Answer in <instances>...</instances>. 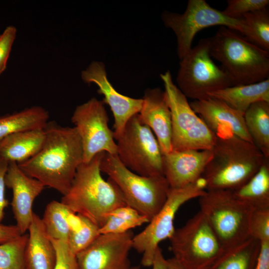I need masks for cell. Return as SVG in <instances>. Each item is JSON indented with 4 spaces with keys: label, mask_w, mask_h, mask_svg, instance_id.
<instances>
[{
    "label": "cell",
    "mask_w": 269,
    "mask_h": 269,
    "mask_svg": "<svg viewBox=\"0 0 269 269\" xmlns=\"http://www.w3.org/2000/svg\"><path fill=\"white\" fill-rule=\"evenodd\" d=\"M44 130L45 138L39 150L17 164L27 175L64 195L83 162L81 140L74 127L48 122Z\"/></svg>",
    "instance_id": "obj_1"
},
{
    "label": "cell",
    "mask_w": 269,
    "mask_h": 269,
    "mask_svg": "<svg viewBox=\"0 0 269 269\" xmlns=\"http://www.w3.org/2000/svg\"><path fill=\"white\" fill-rule=\"evenodd\" d=\"M105 153H98L78 167L69 189L61 201L73 212L87 218L99 228L112 211L127 206L116 184L102 176L100 163Z\"/></svg>",
    "instance_id": "obj_2"
},
{
    "label": "cell",
    "mask_w": 269,
    "mask_h": 269,
    "mask_svg": "<svg viewBox=\"0 0 269 269\" xmlns=\"http://www.w3.org/2000/svg\"><path fill=\"white\" fill-rule=\"evenodd\" d=\"M212 151V157L201 177L206 190L239 188L267 159L253 143L231 133L217 135Z\"/></svg>",
    "instance_id": "obj_3"
},
{
    "label": "cell",
    "mask_w": 269,
    "mask_h": 269,
    "mask_svg": "<svg viewBox=\"0 0 269 269\" xmlns=\"http://www.w3.org/2000/svg\"><path fill=\"white\" fill-rule=\"evenodd\" d=\"M208 39L211 57L221 63L233 86L256 83L269 78V52L223 26Z\"/></svg>",
    "instance_id": "obj_4"
},
{
    "label": "cell",
    "mask_w": 269,
    "mask_h": 269,
    "mask_svg": "<svg viewBox=\"0 0 269 269\" xmlns=\"http://www.w3.org/2000/svg\"><path fill=\"white\" fill-rule=\"evenodd\" d=\"M122 192L127 206L136 210L149 222L165 203L170 187L163 175L145 176L127 168L116 154L105 153L100 163Z\"/></svg>",
    "instance_id": "obj_5"
},
{
    "label": "cell",
    "mask_w": 269,
    "mask_h": 269,
    "mask_svg": "<svg viewBox=\"0 0 269 269\" xmlns=\"http://www.w3.org/2000/svg\"><path fill=\"white\" fill-rule=\"evenodd\" d=\"M205 216L224 250L249 238L253 208L239 200L232 190H208L199 197Z\"/></svg>",
    "instance_id": "obj_6"
},
{
    "label": "cell",
    "mask_w": 269,
    "mask_h": 269,
    "mask_svg": "<svg viewBox=\"0 0 269 269\" xmlns=\"http://www.w3.org/2000/svg\"><path fill=\"white\" fill-rule=\"evenodd\" d=\"M171 116L172 151L211 150L217 135L193 111L187 98L173 83L170 72L160 75Z\"/></svg>",
    "instance_id": "obj_7"
},
{
    "label": "cell",
    "mask_w": 269,
    "mask_h": 269,
    "mask_svg": "<svg viewBox=\"0 0 269 269\" xmlns=\"http://www.w3.org/2000/svg\"><path fill=\"white\" fill-rule=\"evenodd\" d=\"M161 19L165 26L174 32L177 55L182 59L192 48L194 36L200 30L219 25L237 31L250 41V29L244 19H234L211 6L205 0H189L183 13L164 11Z\"/></svg>",
    "instance_id": "obj_8"
},
{
    "label": "cell",
    "mask_w": 269,
    "mask_h": 269,
    "mask_svg": "<svg viewBox=\"0 0 269 269\" xmlns=\"http://www.w3.org/2000/svg\"><path fill=\"white\" fill-rule=\"evenodd\" d=\"M169 239L173 258L184 269H209L225 250L200 211Z\"/></svg>",
    "instance_id": "obj_9"
},
{
    "label": "cell",
    "mask_w": 269,
    "mask_h": 269,
    "mask_svg": "<svg viewBox=\"0 0 269 269\" xmlns=\"http://www.w3.org/2000/svg\"><path fill=\"white\" fill-rule=\"evenodd\" d=\"M115 140L117 155L129 169L140 175H163V154L151 130L140 120L133 116Z\"/></svg>",
    "instance_id": "obj_10"
},
{
    "label": "cell",
    "mask_w": 269,
    "mask_h": 269,
    "mask_svg": "<svg viewBox=\"0 0 269 269\" xmlns=\"http://www.w3.org/2000/svg\"><path fill=\"white\" fill-rule=\"evenodd\" d=\"M177 87L187 98L200 100L209 93L233 86L228 74L213 61L208 38L198 44L180 59Z\"/></svg>",
    "instance_id": "obj_11"
},
{
    "label": "cell",
    "mask_w": 269,
    "mask_h": 269,
    "mask_svg": "<svg viewBox=\"0 0 269 269\" xmlns=\"http://www.w3.org/2000/svg\"><path fill=\"white\" fill-rule=\"evenodd\" d=\"M205 192L202 177L183 187L170 188L167 199L161 209L147 226L133 237V248L142 254L141 264L143 266H151L159 243L172 235L175 229L174 220L180 207L189 200L202 196Z\"/></svg>",
    "instance_id": "obj_12"
},
{
    "label": "cell",
    "mask_w": 269,
    "mask_h": 269,
    "mask_svg": "<svg viewBox=\"0 0 269 269\" xmlns=\"http://www.w3.org/2000/svg\"><path fill=\"white\" fill-rule=\"evenodd\" d=\"M71 120L81 140L84 163L102 152L117 155L116 142L103 101L94 97L78 106Z\"/></svg>",
    "instance_id": "obj_13"
},
{
    "label": "cell",
    "mask_w": 269,
    "mask_h": 269,
    "mask_svg": "<svg viewBox=\"0 0 269 269\" xmlns=\"http://www.w3.org/2000/svg\"><path fill=\"white\" fill-rule=\"evenodd\" d=\"M134 235L100 234L76 255L77 269H130L129 253Z\"/></svg>",
    "instance_id": "obj_14"
},
{
    "label": "cell",
    "mask_w": 269,
    "mask_h": 269,
    "mask_svg": "<svg viewBox=\"0 0 269 269\" xmlns=\"http://www.w3.org/2000/svg\"><path fill=\"white\" fill-rule=\"evenodd\" d=\"M81 78L86 83H95L98 92L104 96V103L111 108L114 119L115 139L122 133L128 121L138 114L142 104V99H136L123 95L116 91L109 82L105 65L102 62L93 61L81 72Z\"/></svg>",
    "instance_id": "obj_15"
},
{
    "label": "cell",
    "mask_w": 269,
    "mask_h": 269,
    "mask_svg": "<svg viewBox=\"0 0 269 269\" xmlns=\"http://www.w3.org/2000/svg\"><path fill=\"white\" fill-rule=\"evenodd\" d=\"M5 186L12 191L11 206L16 226L21 234L28 231L34 212L32 205L45 186L23 171L15 162H9L5 177Z\"/></svg>",
    "instance_id": "obj_16"
},
{
    "label": "cell",
    "mask_w": 269,
    "mask_h": 269,
    "mask_svg": "<svg viewBox=\"0 0 269 269\" xmlns=\"http://www.w3.org/2000/svg\"><path fill=\"white\" fill-rule=\"evenodd\" d=\"M212 156V149L171 151L163 154V174L170 188L183 187L197 181Z\"/></svg>",
    "instance_id": "obj_17"
},
{
    "label": "cell",
    "mask_w": 269,
    "mask_h": 269,
    "mask_svg": "<svg viewBox=\"0 0 269 269\" xmlns=\"http://www.w3.org/2000/svg\"><path fill=\"white\" fill-rule=\"evenodd\" d=\"M193 111L216 135L222 128L237 137L252 143L247 131L244 114L223 101L213 98L189 103Z\"/></svg>",
    "instance_id": "obj_18"
},
{
    "label": "cell",
    "mask_w": 269,
    "mask_h": 269,
    "mask_svg": "<svg viewBox=\"0 0 269 269\" xmlns=\"http://www.w3.org/2000/svg\"><path fill=\"white\" fill-rule=\"evenodd\" d=\"M142 99L139 118L154 134L163 154L169 153L172 151L171 116L164 91L147 89Z\"/></svg>",
    "instance_id": "obj_19"
},
{
    "label": "cell",
    "mask_w": 269,
    "mask_h": 269,
    "mask_svg": "<svg viewBox=\"0 0 269 269\" xmlns=\"http://www.w3.org/2000/svg\"><path fill=\"white\" fill-rule=\"evenodd\" d=\"M25 258L27 269H54L56 251L41 218L34 213L28 230Z\"/></svg>",
    "instance_id": "obj_20"
},
{
    "label": "cell",
    "mask_w": 269,
    "mask_h": 269,
    "mask_svg": "<svg viewBox=\"0 0 269 269\" xmlns=\"http://www.w3.org/2000/svg\"><path fill=\"white\" fill-rule=\"evenodd\" d=\"M45 138L44 129L30 130L10 134L0 141V159L19 163L35 155Z\"/></svg>",
    "instance_id": "obj_21"
},
{
    "label": "cell",
    "mask_w": 269,
    "mask_h": 269,
    "mask_svg": "<svg viewBox=\"0 0 269 269\" xmlns=\"http://www.w3.org/2000/svg\"><path fill=\"white\" fill-rule=\"evenodd\" d=\"M208 96L223 101L244 115L254 103L269 102V78L256 83L230 86L209 93Z\"/></svg>",
    "instance_id": "obj_22"
},
{
    "label": "cell",
    "mask_w": 269,
    "mask_h": 269,
    "mask_svg": "<svg viewBox=\"0 0 269 269\" xmlns=\"http://www.w3.org/2000/svg\"><path fill=\"white\" fill-rule=\"evenodd\" d=\"M41 219L48 236L54 240L68 241L70 233L78 229L82 224L81 215L55 200L47 205Z\"/></svg>",
    "instance_id": "obj_23"
},
{
    "label": "cell",
    "mask_w": 269,
    "mask_h": 269,
    "mask_svg": "<svg viewBox=\"0 0 269 269\" xmlns=\"http://www.w3.org/2000/svg\"><path fill=\"white\" fill-rule=\"evenodd\" d=\"M244 117L252 143L269 159V102L254 103L245 112Z\"/></svg>",
    "instance_id": "obj_24"
},
{
    "label": "cell",
    "mask_w": 269,
    "mask_h": 269,
    "mask_svg": "<svg viewBox=\"0 0 269 269\" xmlns=\"http://www.w3.org/2000/svg\"><path fill=\"white\" fill-rule=\"evenodd\" d=\"M261 244L259 240L250 237L225 250L209 269H255Z\"/></svg>",
    "instance_id": "obj_25"
},
{
    "label": "cell",
    "mask_w": 269,
    "mask_h": 269,
    "mask_svg": "<svg viewBox=\"0 0 269 269\" xmlns=\"http://www.w3.org/2000/svg\"><path fill=\"white\" fill-rule=\"evenodd\" d=\"M49 114L43 108L32 106L0 117V141L12 134L30 130L44 129Z\"/></svg>",
    "instance_id": "obj_26"
},
{
    "label": "cell",
    "mask_w": 269,
    "mask_h": 269,
    "mask_svg": "<svg viewBox=\"0 0 269 269\" xmlns=\"http://www.w3.org/2000/svg\"><path fill=\"white\" fill-rule=\"evenodd\" d=\"M241 201L255 209L269 208V159L246 183L233 190Z\"/></svg>",
    "instance_id": "obj_27"
},
{
    "label": "cell",
    "mask_w": 269,
    "mask_h": 269,
    "mask_svg": "<svg viewBox=\"0 0 269 269\" xmlns=\"http://www.w3.org/2000/svg\"><path fill=\"white\" fill-rule=\"evenodd\" d=\"M28 234L0 244V269H27L25 250Z\"/></svg>",
    "instance_id": "obj_28"
},
{
    "label": "cell",
    "mask_w": 269,
    "mask_h": 269,
    "mask_svg": "<svg viewBox=\"0 0 269 269\" xmlns=\"http://www.w3.org/2000/svg\"><path fill=\"white\" fill-rule=\"evenodd\" d=\"M251 33L250 42L269 52V11L267 7L243 16Z\"/></svg>",
    "instance_id": "obj_29"
},
{
    "label": "cell",
    "mask_w": 269,
    "mask_h": 269,
    "mask_svg": "<svg viewBox=\"0 0 269 269\" xmlns=\"http://www.w3.org/2000/svg\"><path fill=\"white\" fill-rule=\"evenodd\" d=\"M81 226L70 233L67 241L70 249L75 256L100 235L97 225L85 217L81 216Z\"/></svg>",
    "instance_id": "obj_30"
},
{
    "label": "cell",
    "mask_w": 269,
    "mask_h": 269,
    "mask_svg": "<svg viewBox=\"0 0 269 269\" xmlns=\"http://www.w3.org/2000/svg\"><path fill=\"white\" fill-rule=\"evenodd\" d=\"M223 12L229 17L241 19L248 13L267 7L269 0H228Z\"/></svg>",
    "instance_id": "obj_31"
},
{
    "label": "cell",
    "mask_w": 269,
    "mask_h": 269,
    "mask_svg": "<svg viewBox=\"0 0 269 269\" xmlns=\"http://www.w3.org/2000/svg\"><path fill=\"white\" fill-rule=\"evenodd\" d=\"M249 229L251 237L261 243L269 241V208L254 210Z\"/></svg>",
    "instance_id": "obj_32"
},
{
    "label": "cell",
    "mask_w": 269,
    "mask_h": 269,
    "mask_svg": "<svg viewBox=\"0 0 269 269\" xmlns=\"http://www.w3.org/2000/svg\"><path fill=\"white\" fill-rule=\"evenodd\" d=\"M50 239L56 251L54 269H77L76 256L70 249L67 241Z\"/></svg>",
    "instance_id": "obj_33"
},
{
    "label": "cell",
    "mask_w": 269,
    "mask_h": 269,
    "mask_svg": "<svg viewBox=\"0 0 269 269\" xmlns=\"http://www.w3.org/2000/svg\"><path fill=\"white\" fill-rule=\"evenodd\" d=\"M143 224L141 221L130 220L109 215L104 223L99 228V232L100 234H123Z\"/></svg>",
    "instance_id": "obj_34"
},
{
    "label": "cell",
    "mask_w": 269,
    "mask_h": 269,
    "mask_svg": "<svg viewBox=\"0 0 269 269\" xmlns=\"http://www.w3.org/2000/svg\"><path fill=\"white\" fill-rule=\"evenodd\" d=\"M15 26H7L0 35V75L5 70L11 48L16 35Z\"/></svg>",
    "instance_id": "obj_35"
},
{
    "label": "cell",
    "mask_w": 269,
    "mask_h": 269,
    "mask_svg": "<svg viewBox=\"0 0 269 269\" xmlns=\"http://www.w3.org/2000/svg\"><path fill=\"white\" fill-rule=\"evenodd\" d=\"M8 163L7 161L0 159V223L4 216V211L8 205V201L5 196V177Z\"/></svg>",
    "instance_id": "obj_36"
},
{
    "label": "cell",
    "mask_w": 269,
    "mask_h": 269,
    "mask_svg": "<svg viewBox=\"0 0 269 269\" xmlns=\"http://www.w3.org/2000/svg\"><path fill=\"white\" fill-rule=\"evenodd\" d=\"M261 244L255 269H269V241L262 242Z\"/></svg>",
    "instance_id": "obj_37"
},
{
    "label": "cell",
    "mask_w": 269,
    "mask_h": 269,
    "mask_svg": "<svg viewBox=\"0 0 269 269\" xmlns=\"http://www.w3.org/2000/svg\"><path fill=\"white\" fill-rule=\"evenodd\" d=\"M22 235L15 225H5L0 223V244L11 240Z\"/></svg>",
    "instance_id": "obj_38"
},
{
    "label": "cell",
    "mask_w": 269,
    "mask_h": 269,
    "mask_svg": "<svg viewBox=\"0 0 269 269\" xmlns=\"http://www.w3.org/2000/svg\"><path fill=\"white\" fill-rule=\"evenodd\" d=\"M152 269H167V259H166L158 247L155 252L151 266Z\"/></svg>",
    "instance_id": "obj_39"
},
{
    "label": "cell",
    "mask_w": 269,
    "mask_h": 269,
    "mask_svg": "<svg viewBox=\"0 0 269 269\" xmlns=\"http://www.w3.org/2000/svg\"><path fill=\"white\" fill-rule=\"evenodd\" d=\"M167 269H184L173 257L167 259Z\"/></svg>",
    "instance_id": "obj_40"
},
{
    "label": "cell",
    "mask_w": 269,
    "mask_h": 269,
    "mask_svg": "<svg viewBox=\"0 0 269 269\" xmlns=\"http://www.w3.org/2000/svg\"><path fill=\"white\" fill-rule=\"evenodd\" d=\"M130 269H140V268L139 266H134L131 267Z\"/></svg>",
    "instance_id": "obj_41"
}]
</instances>
